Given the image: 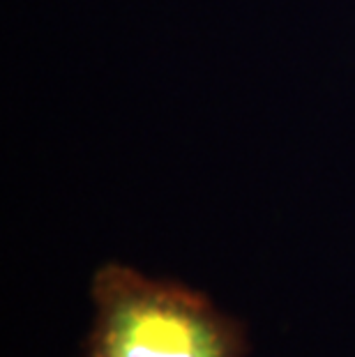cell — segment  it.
Wrapping results in <instances>:
<instances>
[{
	"label": "cell",
	"mask_w": 355,
	"mask_h": 357,
	"mask_svg": "<svg viewBox=\"0 0 355 357\" xmlns=\"http://www.w3.org/2000/svg\"><path fill=\"white\" fill-rule=\"evenodd\" d=\"M93 323L83 357H247L245 325L206 293L104 263L90 281Z\"/></svg>",
	"instance_id": "obj_1"
}]
</instances>
